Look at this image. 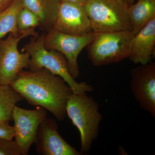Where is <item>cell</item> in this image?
<instances>
[{"label": "cell", "instance_id": "cell-9", "mask_svg": "<svg viewBox=\"0 0 155 155\" xmlns=\"http://www.w3.org/2000/svg\"><path fill=\"white\" fill-rule=\"evenodd\" d=\"M130 89L142 109L155 117V63L142 64L130 72Z\"/></svg>", "mask_w": 155, "mask_h": 155}, {"label": "cell", "instance_id": "cell-19", "mask_svg": "<svg viewBox=\"0 0 155 155\" xmlns=\"http://www.w3.org/2000/svg\"><path fill=\"white\" fill-rule=\"evenodd\" d=\"M15 136L14 126L8 122H0V138L12 140Z\"/></svg>", "mask_w": 155, "mask_h": 155}, {"label": "cell", "instance_id": "cell-18", "mask_svg": "<svg viewBox=\"0 0 155 155\" xmlns=\"http://www.w3.org/2000/svg\"><path fill=\"white\" fill-rule=\"evenodd\" d=\"M0 155H21L15 140L0 138Z\"/></svg>", "mask_w": 155, "mask_h": 155}, {"label": "cell", "instance_id": "cell-8", "mask_svg": "<svg viewBox=\"0 0 155 155\" xmlns=\"http://www.w3.org/2000/svg\"><path fill=\"white\" fill-rule=\"evenodd\" d=\"M47 116L45 109L41 107H37L33 110L17 105L14 107L12 113L14 138L21 155L28 154L31 147L35 142L38 127Z\"/></svg>", "mask_w": 155, "mask_h": 155}, {"label": "cell", "instance_id": "cell-13", "mask_svg": "<svg viewBox=\"0 0 155 155\" xmlns=\"http://www.w3.org/2000/svg\"><path fill=\"white\" fill-rule=\"evenodd\" d=\"M23 7L36 14L40 25L49 30L52 28L61 0H21Z\"/></svg>", "mask_w": 155, "mask_h": 155}, {"label": "cell", "instance_id": "cell-15", "mask_svg": "<svg viewBox=\"0 0 155 155\" xmlns=\"http://www.w3.org/2000/svg\"><path fill=\"white\" fill-rule=\"evenodd\" d=\"M23 7L21 0H13L8 6L0 11V40L8 34L18 35L17 17Z\"/></svg>", "mask_w": 155, "mask_h": 155}, {"label": "cell", "instance_id": "cell-20", "mask_svg": "<svg viewBox=\"0 0 155 155\" xmlns=\"http://www.w3.org/2000/svg\"><path fill=\"white\" fill-rule=\"evenodd\" d=\"M61 2L72 3V4L84 6L88 2L89 0H61Z\"/></svg>", "mask_w": 155, "mask_h": 155}, {"label": "cell", "instance_id": "cell-11", "mask_svg": "<svg viewBox=\"0 0 155 155\" xmlns=\"http://www.w3.org/2000/svg\"><path fill=\"white\" fill-rule=\"evenodd\" d=\"M53 28L74 35L94 32L83 6L63 2L60 3Z\"/></svg>", "mask_w": 155, "mask_h": 155}, {"label": "cell", "instance_id": "cell-10", "mask_svg": "<svg viewBox=\"0 0 155 155\" xmlns=\"http://www.w3.org/2000/svg\"><path fill=\"white\" fill-rule=\"evenodd\" d=\"M36 151L43 155H81L61 137L54 119L46 118L40 125L35 142Z\"/></svg>", "mask_w": 155, "mask_h": 155}, {"label": "cell", "instance_id": "cell-5", "mask_svg": "<svg viewBox=\"0 0 155 155\" xmlns=\"http://www.w3.org/2000/svg\"><path fill=\"white\" fill-rule=\"evenodd\" d=\"M124 0H89L83 6L94 33L131 31Z\"/></svg>", "mask_w": 155, "mask_h": 155}, {"label": "cell", "instance_id": "cell-16", "mask_svg": "<svg viewBox=\"0 0 155 155\" xmlns=\"http://www.w3.org/2000/svg\"><path fill=\"white\" fill-rule=\"evenodd\" d=\"M23 100L10 85H0V122L11 120L14 107Z\"/></svg>", "mask_w": 155, "mask_h": 155}, {"label": "cell", "instance_id": "cell-12", "mask_svg": "<svg viewBox=\"0 0 155 155\" xmlns=\"http://www.w3.org/2000/svg\"><path fill=\"white\" fill-rule=\"evenodd\" d=\"M155 17L134 34L129 58L135 64H145L154 57Z\"/></svg>", "mask_w": 155, "mask_h": 155}, {"label": "cell", "instance_id": "cell-6", "mask_svg": "<svg viewBox=\"0 0 155 155\" xmlns=\"http://www.w3.org/2000/svg\"><path fill=\"white\" fill-rule=\"evenodd\" d=\"M29 36H38L35 28L18 35L9 34L7 38L0 40V85H10L19 72L28 67L29 54L20 52L18 45L21 40Z\"/></svg>", "mask_w": 155, "mask_h": 155}, {"label": "cell", "instance_id": "cell-14", "mask_svg": "<svg viewBox=\"0 0 155 155\" xmlns=\"http://www.w3.org/2000/svg\"><path fill=\"white\" fill-rule=\"evenodd\" d=\"M128 12L131 31L135 34L155 18V0H137L128 6Z\"/></svg>", "mask_w": 155, "mask_h": 155}, {"label": "cell", "instance_id": "cell-7", "mask_svg": "<svg viewBox=\"0 0 155 155\" xmlns=\"http://www.w3.org/2000/svg\"><path fill=\"white\" fill-rule=\"evenodd\" d=\"M94 36V32L74 35L63 33L52 28L45 34L44 44L46 48L54 50L65 57L69 71L73 78L79 77L78 58L83 49L87 47Z\"/></svg>", "mask_w": 155, "mask_h": 155}, {"label": "cell", "instance_id": "cell-21", "mask_svg": "<svg viewBox=\"0 0 155 155\" xmlns=\"http://www.w3.org/2000/svg\"><path fill=\"white\" fill-rule=\"evenodd\" d=\"M12 1L13 0H0V11L7 8L12 2Z\"/></svg>", "mask_w": 155, "mask_h": 155}, {"label": "cell", "instance_id": "cell-1", "mask_svg": "<svg viewBox=\"0 0 155 155\" xmlns=\"http://www.w3.org/2000/svg\"><path fill=\"white\" fill-rule=\"evenodd\" d=\"M10 85L29 104L48 110L59 121L65 119L73 93L61 77L45 69L22 70Z\"/></svg>", "mask_w": 155, "mask_h": 155}, {"label": "cell", "instance_id": "cell-2", "mask_svg": "<svg viewBox=\"0 0 155 155\" xmlns=\"http://www.w3.org/2000/svg\"><path fill=\"white\" fill-rule=\"evenodd\" d=\"M45 34L34 37L22 48V52L30 56L28 67L30 69H45L61 77L76 94L93 91L94 88L85 82H78L71 75L66 58L54 50L48 49L44 44Z\"/></svg>", "mask_w": 155, "mask_h": 155}, {"label": "cell", "instance_id": "cell-3", "mask_svg": "<svg viewBox=\"0 0 155 155\" xmlns=\"http://www.w3.org/2000/svg\"><path fill=\"white\" fill-rule=\"evenodd\" d=\"M66 113L80 135L81 153H87L97 137L102 115L99 105L86 93H73L67 101Z\"/></svg>", "mask_w": 155, "mask_h": 155}, {"label": "cell", "instance_id": "cell-22", "mask_svg": "<svg viewBox=\"0 0 155 155\" xmlns=\"http://www.w3.org/2000/svg\"><path fill=\"white\" fill-rule=\"evenodd\" d=\"M124 1L127 3L128 6H130L133 4L135 0H124Z\"/></svg>", "mask_w": 155, "mask_h": 155}, {"label": "cell", "instance_id": "cell-17", "mask_svg": "<svg viewBox=\"0 0 155 155\" xmlns=\"http://www.w3.org/2000/svg\"><path fill=\"white\" fill-rule=\"evenodd\" d=\"M17 27L19 33L40 25V21L36 14L29 9L22 7L17 17Z\"/></svg>", "mask_w": 155, "mask_h": 155}, {"label": "cell", "instance_id": "cell-4", "mask_svg": "<svg viewBox=\"0 0 155 155\" xmlns=\"http://www.w3.org/2000/svg\"><path fill=\"white\" fill-rule=\"evenodd\" d=\"M134 34L132 31L94 33L87 55L96 67L117 63L129 58Z\"/></svg>", "mask_w": 155, "mask_h": 155}]
</instances>
